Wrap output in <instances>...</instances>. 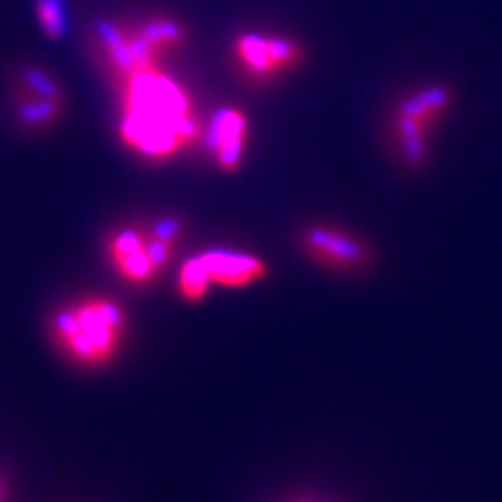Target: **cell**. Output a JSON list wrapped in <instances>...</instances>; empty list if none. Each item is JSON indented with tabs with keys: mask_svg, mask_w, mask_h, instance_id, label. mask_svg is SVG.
I'll list each match as a JSON object with an SVG mask.
<instances>
[{
	"mask_svg": "<svg viewBox=\"0 0 502 502\" xmlns=\"http://www.w3.org/2000/svg\"><path fill=\"white\" fill-rule=\"evenodd\" d=\"M121 96L120 137L128 149L151 162L179 151L204 146V118L193 109L191 95L159 70L134 73L118 84Z\"/></svg>",
	"mask_w": 502,
	"mask_h": 502,
	"instance_id": "obj_1",
	"label": "cell"
},
{
	"mask_svg": "<svg viewBox=\"0 0 502 502\" xmlns=\"http://www.w3.org/2000/svg\"><path fill=\"white\" fill-rule=\"evenodd\" d=\"M46 333L59 356L84 371H103L118 360L128 338V314L120 299L84 296L57 305Z\"/></svg>",
	"mask_w": 502,
	"mask_h": 502,
	"instance_id": "obj_2",
	"label": "cell"
},
{
	"mask_svg": "<svg viewBox=\"0 0 502 502\" xmlns=\"http://www.w3.org/2000/svg\"><path fill=\"white\" fill-rule=\"evenodd\" d=\"M455 103L444 84H433L404 96L391 112L389 132L396 151L410 168H423L430 155V140Z\"/></svg>",
	"mask_w": 502,
	"mask_h": 502,
	"instance_id": "obj_3",
	"label": "cell"
},
{
	"mask_svg": "<svg viewBox=\"0 0 502 502\" xmlns=\"http://www.w3.org/2000/svg\"><path fill=\"white\" fill-rule=\"evenodd\" d=\"M299 249L322 271L335 274H358L372 264L371 245L350 230L335 224L316 222L299 232Z\"/></svg>",
	"mask_w": 502,
	"mask_h": 502,
	"instance_id": "obj_4",
	"label": "cell"
},
{
	"mask_svg": "<svg viewBox=\"0 0 502 502\" xmlns=\"http://www.w3.org/2000/svg\"><path fill=\"white\" fill-rule=\"evenodd\" d=\"M232 54L254 79H272L304 63V46L285 36L238 34L232 40Z\"/></svg>",
	"mask_w": 502,
	"mask_h": 502,
	"instance_id": "obj_5",
	"label": "cell"
},
{
	"mask_svg": "<svg viewBox=\"0 0 502 502\" xmlns=\"http://www.w3.org/2000/svg\"><path fill=\"white\" fill-rule=\"evenodd\" d=\"M249 138V120L241 109L222 107L205 124L204 149L210 153L213 163L224 172H237L241 168L245 146Z\"/></svg>",
	"mask_w": 502,
	"mask_h": 502,
	"instance_id": "obj_6",
	"label": "cell"
},
{
	"mask_svg": "<svg viewBox=\"0 0 502 502\" xmlns=\"http://www.w3.org/2000/svg\"><path fill=\"white\" fill-rule=\"evenodd\" d=\"M212 285L224 289H243L268 277L266 260L237 249H207L199 254Z\"/></svg>",
	"mask_w": 502,
	"mask_h": 502,
	"instance_id": "obj_7",
	"label": "cell"
},
{
	"mask_svg": "<svg viewBox=\"0 0 502 502\" xmlns=\"http://www.w3.org/2000/svg\"><path fill=\"white\" fill-rule=\"evenodd\" d=\"M11 96H36V99L67 101V90L51 70L40 63H21L9 73Z\"/></svg>",
	"mask_w": 502,
	"mask_h": 502,
	"instance_id": "obj_8",
	"label": "cell"
},
{
	"mask_svg": "<svg viewBox=\"0 0 502 502\" xmlns=\"http://www.w3.org/2000/svg\"><path fill=\"white\" fill-rule=\"evenodd\" d=\"M132 28L149 42L159 57L182 51L188 42V28L185 21L172 15H149L145 20L130 21Z\"/></svg>",
	"mask_w": 502,
	"mask_h": 502,
	"instance_id": "obj_9",
	"label": "cell"
},
{
	"mask_svg": "<svg viewBox=\"0 0 502 502\" xmlns=\"http://www.w3.org/2000/svg\"><path fill=\"white\" fill-rule=\"evenodd\" d=\"M13 118L26 132H45L63 118L67 101L36 99V96H11Z\"/></svg>",
	"mask_w": 502,
	"mask_h": 502,
	"instance_id": "obj_10",
	"label": "cell"
},
{
	"mask_svg": "<svg viewBox=\"0 0 502 502\" xmlns=\"http://www.w3.org/2000/svg\"><path fill=\"white\" fill-rule=\"evenodd\" d=\"M128 38V21L120 20H99L93 23V28L87 34V53L93 59V63L103 67L109 54Z\"/></svg>",
	"mask_w": 502,
	"mask_h": 502,
	"instance_id": "obj_11",
	"label": "cell"
},
{
	"mask_svg": "<svg viewBox=\"0 0 502 502\" xmlns=\"http://www.w3.org/2000/svg\"><path fill=\"white\" fill-rule=\"evenodd\" d=\"M212 280L207 277L204 264H201L199 254L191 255L182 262L179 268V277H176V291L179 297L187 304H199L207 297L212 289Z\"/></svg>",
	"mask_w": 502,
	"mask_h": 502,
	"instance_id": "obj_12",
	"label": "cell"
},
{
	"mask_svg": "<svg viewBox=\"0 0 502 502\" xmlns=\"http://www.w3.org/2000/svg\"><path fill=\"white\" fill-rule=\"evenodd\" d=\"M36 17L48 40H61L65 34L63 0H36Z\"/></svg>",
	"mask_w": 502,
	"mask_h": 502,
	"instance_id": "obj_13",
	"label": "cell"
},
{
	"mask_svg": "<svg viewBox=\"0 0 502 502\" xmlns=\"http://www.w3.org/2000/svg\"><path fill=\"white\" fill-rule=\"evenodd\" d=\"M146 229H149L153 237L180 247L182 238L187 237V220L179 216V213H163V216L149 220V222H146Z\"/></svg>",
	"mask_w": 502,
	"mask_h": 502,
	"instance_id": "obj_14",
	"label": "cell"
},
{
	"mask_svg": "<svg viewBox=\"0 0 502 502\" xmlns=\"http://www.w3.org/2000/svg\"><path fill=\"white\" fill-rule=\"evenodd\" d=\"M0 502H4V489H3V483H0Z\"/></svg>",
	"mask_w": 502,
	"mask_h": 502,
	"instance_id": "obj_15",
	"label": "cell"
}]
</instances>
